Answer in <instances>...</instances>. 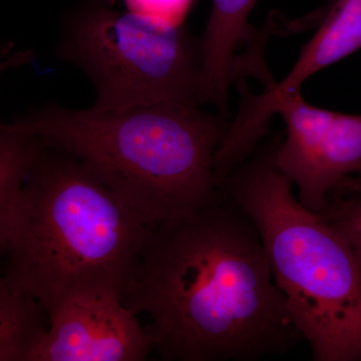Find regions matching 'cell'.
Returning <instances> with one entry per match:
<instances>
[{"instance_id": "4fadbf2b", "label": "cell", "mask_w": 361, "mask_h": 361, "mask_svg": "<svg viewBox=\"0 0 361 361\" xmlns=\"http://www.w3.org/2000/svg\"><path fill=\"white\" fill-rule=\"evenodd\" d=\"M130 13L172 23L184 25L194 0H123Z\"/></svg>"}, {"instance_id": "5b68a950", "label": "cell", "mask_w": 361, "mask_h": 361, "mask_svg": "<svg viewBox=\"0 0 361 361\" xmlns=\"http://www.w3.org/2000/svg\"><path fill=\"white\" fill-rule=\"evenodd\" d=\"M84 0L63 23L59 58L80 68L97 90V110L180 102L200 104L202 39L184 25Z\"/></svg>"}, {"instance_id": "3957f363", "label": "cell", "mask_w": 361, "mask_h": 361, "mask_svg": "<svg viewBox=\"0 0 361 361\" xmlns=\"http://www.w3.org/2000/svg\"><path fill=\"white\" fill-rule=\"evenodd\" d=\"M153 225L123 203L85 163L45 147L28 176L6 276L49 317L78 299H122Z\"/></svg>"}, {"instance_id": "8992f818", "label": "cell", "mask_w": 361, "mask_h": 361, "mask_svg": "<svg viewBox=\"0 0 361 361\" xmlns=\"http://www.w3.org/2000/svg\"><path fill=\"white\" fill-rule=\"evenodd\" d=\"M277 114L287 135L275 147V163L302 205L319 214L342 182L361 174V115L318 108L300 92L282 102Z\"/></svg>"}, {"instance_id": "52a82bcc", "label": "cell", "mask_w": 361, "mask_h": 361, "mask_svg": "<svg viewBox=\"0 0 361 361\" xmlns=\"http://www.w3.org/2000/svg\"><path fill=\"white\" fill-rule=\"evenodd\" d=\"M320 16L322 25L279 84L252 94L244 80L237 82L241 94L238 114L214 156V171L220 185L253 155L282 102L300 92L301 85L318 71L361 49V0H331Z\"/></svg>"}, {"instance_id": "30bf717a", "label": "cell", "mask_w": 361, "mask_h": 361, "mask_svg": "<svg viewBox=\"0 0 361 361\" xmlns=\"http://www.w3.org/2000/svg\"><path fill=\"white\" fill-rule=\"evenodd\" d=\"M44 144L33 135L0 127V250L13 243L28 176Z\"/></svg>"}, {"instance_id": "ba28073f", "label": "cell", "mask_w": 361, "mask_h": 361, "mask_svg": "<svg viewBox=\"0 0 361 361\" xmlns=\"http://www.w3.org/2000/svg\"><path fill=\"white\" fill-rule=\"evenodd\" d=\"M153 341L122 299H78L51 315V327L28 361H142Z\"/></svg>"}, {"instance_id": "5bb4252c", "label": "cell", "mask_w": 361, "mask_h": 361, "mask_svg": "<svg viewBox=\"0 0 361 361\" xmlns=\"http://www.w3.org/2000/svg\"><path fill=\"white\" fill-rule=\"evenodd\" d=\"M334 194L341 195V196L361 195V174L348 178L341 183V186L337 188Z\"/></svg>"}, {"instance_id": "9c48e42d", "label": "cell", "mask_w": 361, "mask_h": 361, "mask_svg": "<svg viewBox=\"0 0 361 361\" xmlns=\"http://www.w3.org/2000/svg\"><path fill=\"white\" fill-rule=\"evenodd\" d=\"M257 0H212L202 39L203 70L200 104H213L226 116L229 90L247 77L257 78L266 89L275 85L264 51L269 30H258L248 18Z\"/></svg>"}, {"instance_id": "6da1fadb", "label": "cell", "mask_w": 361, "mask_h": 361, "mask_svg": "<svg viewBox=\"0 0 361 361\" xmlns=\"http://www.w3.org/2000/svg\"><path fill=\"white\" fill-rule=\"evenodd\" d=\"M123 303L168 361H256L304 341L253 220L225 193L152 226Z\"/></svg>"}, {"instance_id": "7a4b0ae2", "label": "cell", "mask_w": 361, "mask_h": 361, "mask_svg": "<svg viewBox=\"0 0 361 361\" xmlns=\"http://www.w3.org/2000/svg\"><path fill=\"white\" fill-rule=\"evenodd\" d=\"M200 106L164 102L126 110L42 106L2 123L85 163L149 225L220 198L214 156L229 123Z\"/></svg>"}, {"instance_id": "277c9868", "label": "cell", "mask_w": 361, "mask_h": 361, "mask_svg": "<svg viewBox=\"0 0 361 361\" xmlns=\"http://www.w3.org/2000/svg\"><path fill=\"white\" fill-rule=\"evenodd\" d=\"M260 149L222 189L257 226L275 283L314 361H361V272L353 251L320 214L308 210Z\"/></svg>"}, {"instance_id": "8fae6325", "label": "cell", "mask_w": 361, "mask_h": 361, "mask_svg": "<svg viewBox=\"0 0 361 361\" xmlns=\"http://www.w3.org/2000/svg\"><path fill=\"white\" fill-rule=\"evenodd\" d=\"M51 317L30 292L0 279V361H28L44 341Z\"/></svg>"}, {"instance_id": "7c38bea8", "label": "cell", "mask_w": 361, "mask_h": 361, "mask_svg": "<svg viewBox=\"0 0 361 361\" xmlns=\"http://www.w3.org/2000/svg\"><path fill=\"white\" fill-rule=\"evenodd\" d=\"M319 214L346 242L361 272V195H330Z\"/></svg>"}]
</instances>
